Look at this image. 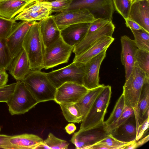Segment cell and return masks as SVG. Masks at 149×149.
I'll list each match as a JSON object with an SVG mask.
<instances>
[{"instance_id": "cell-1", "label": "cell", "mask_w": 149, "mask_h": 149, "mask_svg": "<svg viewBox=\"0 0 149 149\" xmlns=\"http://www.w3.org/2000/svg\"><path fill=\"white\" fill-rule=\"evenodd\" d=\"M23 47L29 61L31 70L43 69V57L45 47L39 29L38 22L31 25L24 40Z\"/></svg>"}, {"instance_id": "cell-2", "label": "cell", "mask_w": 149, "mask_h": 149, "mask_svg": "<svg viewBox=\"0 0 149 149\" xmlns=\"http://www.w3.org/2000/svg\"><path fill=\"white\" fill-rule=\"evenodd\" d=\"M22 81L39 103L54 101L56 88L48 79L46 72L31 70Z\"/></svg>"}, {"instance_id": "cell-3", "label": "cell", "mask_w": 149, "mask_h": 149, "mask_svg": "<svg viewBox=\"0 0 149 149\" xmlns=\"http://www.w3.org/2000/svg\"><path fill=\"white\" fill-rule=\"evenodd\" d=\"M147 77L145 73L135 63L133 69L123 87V93L125 105L132 107L134 116L137 130L138 121L137 107L142 87Z\"/></svg>"}, {"instance_id": "cell-4", "label": "cell", "mask_w": 149, "mask_h": 149, "mask_svg": "<svg viewBox=\"0 0 149 149\" xmlns=\"http://www.w3.org/2000/svg\"><path fill=\"white\" fill-rule=\"evenodd\" d=\"M111 94V86H105L81 123L79 130H85L104 123Z\"/></svg>"}, {"instance_id": "cell-5", "label": "cell", "mask_w": 149, "mask_h": 149, "mask_svg": "<svg viewBox=\"0 0 149 149\" xmlns=\"http://www.w3.org/2000/svg\"><path fill=\"white\" fill-rule=\"evenodd\" d=\"M22 81H18L15 91L6 103L11 115L24 114L38 103Z\"/></svg>"}, {"instance_id": "cell-6", "label": "cell", "mask_w": 149, "mask_h": 149, "mask_svg": "<svg viewBox=\"0 0 149 149\" xmlns=\"http://www.w3.org/2000/svg\"><path fill=\"white\" fill-rule=\"evenodd\" d=\"M84 63L72 62L59 69L46 73V76L57 88L67 82H72L83 85L85 71Z\"/></svg>"}, {"instance_id": "cell-7", "label": "cell", "mask_w": 149, "mask_h": 149, "mask_svg": "<svg viewBox=\"0 0 149 149\" xmlns=\"http://www.w3.org/2000/svg\"><path fill=\"white\" fill-rule=\"evenodd\" d=\"M74 47L66 43L61 36L56 41L45 47L43 57V69L47 70L67 63Z\"/></svg>"}, {"instance_id": "cell-8", "label": "cell", "mask_w": 149, "mask_h": 149, "mask_svg": "<svg viewBox=\"0 0 149 149\" xmlns=\"http://www.w3.org/2000/svg\"><path fill=\"white\" fill-rule=\"evenodd\" d=\"M75 9L87 10L95 19L112 21L115 10L113 0H72L66 10Z\"/></svg>"}, {"instance_id": "cell-9", "label": "cell", "mask_w": 149, "mask_h": 149, "mask_svg": "<svg viewBox=\"0 0 149 149\" xmlns=\"http://www.w3.org/2000/svg\"><path fill=\"white\" fill-rule=\"evenodd\" d=\"M110 134L108 127L103 123L74 133L70 140L77 149H88Z\"/></svg>"}, {"instance_id": "cell-10", "label": "cell", "mask_w": 149, "mask_h": 149, "mask_svg": "<svg viewBox=\"0 0 149 149\" xmlns=\"http://www.w3.org/2000/svg\"><path fill=\"white\" fill-rule=\"evenodd\" d=\"M53 16L60 30L72 24L91 23L95 19L88 10L84 9L66 10Z\"/></svg>"}, {"instance_id": "cell-11", "label": "cell", "mask_w": 149, "mask_h": 149, "mask_svg": "<svg viewBox=\"0 0 149 149\" xmlns=\"http://www.w3.org/2000/svg\"><path fill=\"white\" fill-rule=\"evenodd\" d=\"M88 90L82 85L74 82H67L56 88L54 101L58 104L76 103Z\"/></svg>"}, {"instance_id": "cell-12", "label": "cell", "mask_w": 149, "mask_h": 149, "mask_svg": "<svg viewBox=\"0 0 149 149\" xmlns=\"http://www.w3.org/2000/svg\"><path fill=\"white\" fill-rule=\"evenodd\" d=\"M51 9L50 2L37 0L26 6L14 19L28 21H40L51 15Z\"/></svg>"}, {"instance_id": "cell-13", "label": "cell", "mask_w": 149, "mask_h": 149, "mask_svg": "<svg viewBox=\"0 0 149 149\" xmlns=\"http://www.w3.org/2000/svg\"><path fill=\"white\" fill-rule=\"evenodd\" d=\"M34 22L22 21L17 22L6 39L7 45L13 59L23 49L22 45L25 36Z\"/></svg>"}, {"instance_id": "cell-14", "label": "cell", "mask_w": 149, "mask_h": 149, "mask_svg": "<svg viewBox=\"0 0 149 149\" xmlns=\"http://www.w3.org/2000/svg\"><path fill=\"white\" fill-rule=\"evenodd\" d=\"M107 49L103 50L84 63L85 71L83 85L88 90L98 87L99 72L101 63L106 56Z\"/></svg>"}, {"instance_id": "cell-15", "label": "cell", "mask_w": 149, "mask_h": 149, "mask_svg": "<svg viewBox=\"0 0 149 149\" xmlns=\"http://www.w3.org/2000/svg\"><path fill=\"white\" fill-rule=\"evenodd\" d=\"M121 45V61L124 66L125 80L129 77L134 66L135 56L138 48L134 40L126 35L120 38Z\"/></svg>"}, {"instance_id": "cell-16", "label": "cell", "mask_w": 149, "mask_h": 149, "mask_svg": "<svg viewBox=\"0 0 149 149\" xmlns=\"http://www.w3.org/2000/svg\"><path fill=\"white\" fill-rule=\"evenodd\" d=\"M115 29L112 21H110L97 31L85 36L80 42L74 46L72 52L75 54V56L85 52L101 38L104 36H112Z\"/></svg>"}, {"instance_id": "cell-17", "label": "cell", "mask_w": 149, "mask_h": 149, "mask_svg": "<svg viewBox=\"0 0 149 149\" xmlns=\"http://www.w3.org/2000/svg\"><path fill=\"white\" fill-rule=\"evenodd\" d=\"M128 18L149 33V0H133Z\"/></svg>"}, {"instance_id": "cell-18", "label": "cell", "mask_w": 149, "mask_h": 149, "mask_svg": "<svg viewBox=\"0 0 149 149\" xmlns=\"http://www.w3.org/2000/svg\"><path fill=\"white\" fill-rule=\"evenodd\" d=\"M90 23H79L67 26L61 30V36L67 44L74 46L85 37Z\"/></svg>"}, {"instance_id": "cell-19", "label": "cell", "mask_w": 149, "mask_h": 149, "mask_svg": "<svg viewBox=\"0 0 149 149\" xmlns=\"http://www.w3.org/2000/svg\"><path fill=\"white\" fill-rule=\"evenodd\" d=\"M40 30L45 46L47 47L61 37V30L57 26L53 15L40 20Z\"/></svg>"}, {"instance_id": "cell-20", "label": "cell", "mask_w": 149, "mask_h": 149, "mask_svg": "<svg viewBox=\"0 0 149 149\" xmlns=\"http://www.w3.org/2000/svg\"><path fill=\"white\" fill-rule=\"evenodd\" d=\"M137 127L134 115L110 132V135L116 139L129 143L136 140Z\"/></svg>"}, {"instance_id": "cell-21", "label": "cell", "mask_w": 149, "mask_h": 149, "mask_svg": "<svg viewBox=\"0 0 149 149\" xmlns=\"http://www.w3.org/2000/svg\"><path fill=\"white\" fill-rule=\"evenodd\" d=\"M114 40L112 36H104L101 38L85 52L75 56L73 62L85 63L104 49H108Z\"/></svg>"}, {"instance_id": "cell-22", "label": "cell", "mask_w": 149, "mask_h": 149, "mask_svg": "<svg viewBox=\"0 0 149 149\" xmlns=\"http://www.w3.org/2000/svg\"><path fill=\"white\" fill-rule=\"evenodd\" d=\"M31 70L29 61L23 49L13 59L8 70L18 81L22 80Z\"/></svg>"}, {"instance_id": "cell-23", "label": "cell", "mask_w": 149, "mask_h": 149, "mask_svg": "<svg viewBox=\"0 0 149 149\" xmlns=\"http://www.w3.org/2000/svg\"><path fill=\"white\" fill-rule=\"evenodd\" d=\"M9 141L14 149H36L44 142L38 136L27 133L11 136Z\"/></svg>"}, {"instance_id": "cell-24", "label": "cell", "mask_w": 149, "mask_h": 149, "mask_svg": "<svg viewBox=\"0 0 149 149\" xmlns=\"http://www.w3.org/2000/svg\"><path fill=\"white\" fill-rule=\"evenodd\" d=\"M27 5L20 0H0V16L11 19L21 12Z\"/></svg>"}, {"instance_id": "cell-25", "label": "cell", "mask_w": 149, "mask_h": 149, "mask_svg": "<svg viewBox=\"0 0 149 149\" xmlns=\"http://www.w3.org/2000/svg\"><path fill=\"white\" fill-rule=\"evenodd\" d=\"M149 78L146 77L143 86L137 107L139 125L149 117Z\"/></svg>"}, {"instance_id": "cell-26", "label": "cell", "mask_w": 149, "mask_h": 149, "mask_svg": "<svg viewBox=\"0 0 149 149\" xmlns=\"http://www.w3.org/2000/svg\"><path fill=\"white\" fill-rule=\"evenodd\" d=\"M105 86L103 84H100L97 88L89 90L80 100L75 103L79 110L82 120Z\"/></svg>"}, {"instance_id": "cell-27", "label": "cell", "mask_w": 149, "mask_h": 149, "mask_svg": "<svg viewBox=\"0 0 149 149\" xmlns=\"http://www.w3.org/2000/svg\"><path fill=\"white\" fill-rule=\"evenodd\" d=\"M65 120L69 122L79 123L82 120L79 110L75 103L58 104Z\"/></svg>"}, {"instance_id": "cell-28", "label": "cell", "mask_w": 149, "mask_h": 149, "mask_svg": "<svg viewBox=\"0 0 149 149\" xmlns=\"http://www.w3.org/2000/svg\"><path fill=\"white\" fill-rule=\"evenodd\" d=\"M125 106L124 96L122 94L116 102L109 117L106 121L104 122L110 132L112 130L115 124L121 116Z\"/></svg>"}, {"instance_id": "cell-29", "label": "cell", "mask_w": 149, "mask_h": 149, "mask_svg": "<svg viewBox=\"0 0 149 149\" xmlns=\"http://www.w3.org/2000/svg\"><path fill=\"white\" fill-rule=\"evenodd\" d=\"M135 45L139 49L149 52V33L142 29L131 30Z\"/></svg>"}, {"instance_id": "cell-30", "label": "cell", "mask_w": 149, "mask_h": 149, "mask_svg": "<svg viewBox=\"0 0 149 149\" xmlns=\"http://www.w3.org/2000/svg\"><path fill=\"white\" fill-rule=\"evenodd\" d=\"M13 59L6 39L0 38V69L8 70Z\"/></svg>"}, {"instance_id": "cell-31", "label": "cell", "mask_w": 149, "mask_h": 149, "mask_svg": "<svg viewBox=\"0 0 149 149\" xmlns=\"http://www.w3.org/2000/svg\"><path fill=\"white\" fill-rule=\"evenodd\" d=\"M135 63L149 78V52L138 49L135 56Z\"/></svg>"}, {"instance_id": "cell-32", "label": "cell", "mask_w": 149, "mask_h": 149, "mask_svg": "<svg viewBox=\"0 0 149 149\" xmlns=\"http://www.w3.org/2000/svg\"><path fill=\"white\" fill-rule=\"evenodd\" d=\"M44 142L50 149H67L69 144L67 141L57 138L51 133L49 134Z\"/></svg>"}, {"instance_id": "cell-33", "label": "cell", "mask_w": 149, "mask_h": 149, "mask_svg": "<svg viewBox=\"0 0 149 149\" xmlns=\"http://www.w3.org/2000/svg\"><path fill=\"white\" fill-rule=\"evenodd\" d=\"M17 23L14 19H9L0 16V38L6 39Z\"/></svg>"}, {"instance_id": "cell-34", "label": "cell", "mask_w": 149, "mask_h": 149, "mask_svg": "<svg viewBox=\"0 0 149 149\" xmlns=\"http://www.w3.org/2000/svg\"><path fill=\"white\" fill-rule=\"evenodd\" d=\"M114 9L124 19L128 17L132 3L130 0H113Z\"/></svg>"}, {"instance_id": "cell-35", "label": "cell", "mask_w": 149, "mask_h": 149, "mask_svg": "<svg viewBox=\"0 0 149 149\" xmlns=\"http://www.w3.org/2000/svg\"><path fill=\"white\" fill-rule=\"evenodd\" d=\"M130 142L125 143L120 141L111 136L110 134L98 143L109 147V149H122Z\"/></svg>"}, {"instance_id": "cell-36", "label": "cell", "mask_w": 149, "mask_h": 149, "mask_svg": "<svg viewBox=\"0 0 149 149\" xmlns=\"http://www.w3.org/2000/svg\"><path fill=\"white\" fill-rule=\"evenodd\" d=\"M16 84L17 82L0 87V102H8L13 93Z\"/></svg>"}, {"instance_id": "cell-37", "label": "cell", "mask_w": 149, "mask_h": 149, "mask_svg": "<svg viewBox=\"0 0 149 149\" xmlns=\"http://www.w3.org/2000/svg\"><path fill=\"white\" fill-rule=\"evenodd\" d=\"M72 0H59L50 2L52 13L61 12L68 9Z\"/></svg>"}, {"instance_id": "cell-38", "label": "cell", "mask_w": 149, "mask_h": 149, "mask_svg": "<svg viewBox=\"0 0 149 149\" xmlns=\"http://www.w3.org/2000/svg\"><path fill=\"white\" fill-rule=\"evenodd\" d=\"M134 115L133 109L131 107L125 105L122 113L115 124L112 130L118 127Z\"/></svg>"}, {"instance_id": "cell-39", "label": "cell", "mask_w": 149, "mask_h": 149, "mask_svg": "<svg viewBox=\"0 0 149 149\" xmlns=\"http://www.w3.org/2000/svg\"><path fill=\"white\" fill-rule=\"evenodd\" d=\"M110 21L108 19L100 18L95 19L90 23V24L85 36L89 35L97 31Z\"/></svg>"}, {"instance_id": "cell-40", "label": "cell", "mask_w": 149, "mask_h": 149, "mask_svg": "<svg viewBox=\"0 0 149 149\" xmlns=\"http://www.w3.org/2000/svg\"><path fill=\"white\" fill-rule=\"evenodd\" d=\"M149 117L146 119L139 127L137 131L136 141L141 139L149 128Z\"/></svg>"}, {"instance_id": "cell-41", "label": "cell", "mask_w": 149, "mask_h": 149, "mask_svg": "<svg viewBox=\"0 0 149 149\" xmlns=\"http://www.w3.org/2000/svg\"><path fill=\"white\" fill-rule=\"evenodd\" d=\"M11 136L0 134V148L14 149L13 147L9 141Z\"/></svg>"}, {"instance_id": "cell-42", "label": "cell", "mask_w": 149, "mask_h": 149, "mask_svg": "<svg viewBox=\"0 0 149 149\" xmlns=\"http://www.w3.org/2000/svg\"><path fill=\"white\" fill-rule=\"evenodd\" d=\"M125 24L127 27L131 30H138L141 29L142 28L137 23L128 17L125 19Z\"/></svg>"}, {"instance_id": "cell-43", "label": "cell", "mask_w": 149, "mask_h": 149, "mask_svg": "<svg viewBox=\"0 0 149 149\" xmlns=\"http://www.w3.org/2000/svg\"><path fill=\"white\" fill-rule=\"evenodd\" d=\"M8 75L6 70L0 69V87L6 85L8 81Z\"/></svg>"}, {"instance_id": "cell-44", "label": "cell", "mask_w": 149, "mask_h": 149, "mask_svg": "<svg viewBox=\"0 0 149 149\" xmlns=\"http://www.w3.org/2000/svg\"><path fill=\"white\" fill-rule=\"evenodd\" d=\"M76 127L73 123L68 124L65 128L66 132L69 134L73 133L76 130Z\"/></svg>"}, {"instance_id": "cell-45", "label": "cell", "mask_w": 149, "mask_h": 149, "mask_svg": "<svg viewBox=\"0 0 149 149\" xmlns=\"http://www.w3.org/2000/svg\"><path fill=\"white\" fill-rule=\"evenodd\" d=\"M149 135L145 136L141 139L137 141V143L138 147H140L148 141L149 139Z\"/></svg>"}, {"instance_id": "cell-46", "label": "cell", "mask_w": 149, "mask_h": 149, "mask_svg": "<svg viewBox=\"0 0 149 149\" xmlns=\"http://www.w3.org/2000/svg\"><path fill=\"white\" fill-rule=\"evenodd\" d=\"M25 1L27 3V5H28L35 1L37 0H20Z\"/></svg>"}, {"instance_id": "cell-47", "label": "cell", "mask_w": 149, "mask_h": 149, "mask_svg": "<svg viewBox=\"0 0 149 149\" xmlns=\"http://www.w3.org/2000/svg\"><path fill=\"white\" fill-rule=\"evenodd\" d=\"M41 1L50 2L53 1L59 0H39Z\"/></svg>"}, {"instance_id": "cell-48", "label": "cell", "mask_w": 149, "mask_h": 149, "mask_svg": "<svg viewBox=\"0 0 149 149\" xmlns=\"http://www.w3.org/2000/svg\"><path fill=\"white\" fill-rule=\"evenodd\" d=\"M131 2H132L133 0H130Z\"/></svg>"}, {"instance_id": "cell-49", "label": "cell", "mask_w": 149, "mask_h": 149, "mask_svg": "<svg viewBox=\"0 0 149 149\" xmlns=\"http://www.w3.org/2000/svg\"><path fill=\"white\" fill-rule=\"evenodd\" d=\"M1 127H0V131H1Z\"/></svg>"}]
</instances>
